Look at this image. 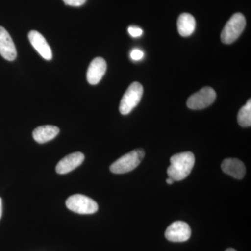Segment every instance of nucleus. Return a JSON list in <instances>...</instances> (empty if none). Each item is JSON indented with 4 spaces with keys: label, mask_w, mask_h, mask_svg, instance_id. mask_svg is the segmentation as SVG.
<instances>
[{
    "label": "nucleus",
    "mask_w": 251,
    "mask_h": 251,
    "mask_svg": "<svg viewBox=\"0 0 251 251\" xmlns=\"http://www.w3.org/2000/svg\"><path fill=\"white\" fill-rule=\"evenodd\" d=\"M195 164V156L192 152L186 151L175 154L171 158V166L168 167V176L173 181L186 179L192 171Z\"/></svg>",
    "instance_id": "obj_1"
},
{
    "label": "nucleus",
    "mask_w": 251,
    "mask_h": 251,
    "mask_svg": "<svg viewBox=\"0 0 251 251\" xmlns=\"http://www.w3.org/2000/svg\"><path fill=\"white\" fill-rule=\"evenodd\" d=\"M145 154L142 149L133 150L114 162L110 167V171L115 174H125L133 171L139 166Z\"/></svg>",
    "instance_id": "obj_2"
},
{
    "label": "nucleus",
    "mask_w": 251,
    "mask_h": 251,
    "mask_svg": "<svg viewBox=\"0 0 251 251\" xmlns=\"http://www.w3.org/2000/svg\"><path fill=\"white\" fill-rule=\"evenodd\" d=\"M246 18L241 13L234 14L227 21L221 34V39L225 44L234 42L242 34L246 27Z\"/></svg>",
    "instance_id": "obj_3"
},
{
    "label": "nucleus",
    "mask_w": 251,
    "mask_h": 251,
    "mask_svg": "<svg viewBox=\"0 0 251 251\" xmlns=\"http://www.w3.org/2000/svg\"><path fill=\"white\" fill-rule=\"evenodd\" d=\"M143 95V87L140 82H134L127 89L120 104L122 115L129 114L140 103Z\"/></svg>",
    "instance_id": "obj_4"
},
{
    "label": "nucleus",
    "mask_w": 251,
    "mask_h": 251,
    "mask_svg": "<svg viewBox=\"0 0 251 251\" xmlns=\"http://www.w3.org/2000/svg\"><path fill=\"white\" fill-rule=\"evenodd\" d=\"M66 205L69 210L80 214H94L99 209L98 204L94 200L81 194L70 196L66 201Z\"/></svg>",
    "instance_id": "obj_5"
},
{
    "label": "nucleus",
    "mask_w": 251,
    "mask_h": 251,
    "mask_svg": "<svg viewBox=\"0 0 251 251\" xmlns=\"http://www.w3.org/2000/svg\"><path fill=\"white\" fill-rule=\"evenodd\" d=\"M216 98V94L214 89L206 87L191 95L188 98L186 104L190 109L201 110L211 105Z\"/></svg>",
    "instance_id": "obj_6"
},
{
    "label": "nucleus",
    "mask_w": 251,
    "mask_h": 251,
    "mask_svg": "<svg viewBox=\"0 0 251 251\" xmlns=\"http://www.w3.org/2000/svg\"><path fill=\"white\" fill-rule=\"evenodd\" d=\"M191 236V229L186 223L176 221L167 228L165 237L170 242H184Z\"/></svg>",
    "instance_id": "obj_7"
},
{
    "label": "nucleus",
    "mask_w": 251,
    "mask_h": 251,
    "mask_svg": "<svg viewBox=\"0 0 251 251\" xmlns=\"http://www.w3.org/2000/svg\"><path fill=\"white\" fill-rule=\"evenodd\" d=\"M85 160V155L75 152L67 155L59 161L56 166V172L59 175L67 174L80 166Z\"/></svg>",
    "instance_id": "obj_8"
},
{
    "label": "nucleus",
    "mask_w": 251,
    "mask_h": 251,
    "mask_svg": "<svg viewBox=\"0 0 251 251\" xmlns=\"http://www.w3.org/2000/svg\"><path fill=\"white\" fill-rule=\"evenodd\" d=\"M0 54L8 61H14L17 57L14 41L9 32L1 26H0Z\"/></svg>",
    "instance_id": "obj_9"
},
{
    "label": "nucleus",
    "mask_w": 251,
    "mask_h": 251,
    "mask_svg": "<svg viewBox=\"0 0 251 251\" xmlns=\"http://www.w3.org/2000/svg\"><path fill=\"white\" fill-rule=\"evenodd\" d=\"M28 38H29L31 45L39 52L43 58L46 59V60L52 59V50L50 47L45 38L41 33L35 30L29 31Z\"/></svg>",
    "instance_id": "obj_10"
},
{
    "label": "nucleus",
    "mask_w": 251,
    "mask_h": 251,
    "mask_svg": "<svg viewBox=\"0 0 251 251\" xmlns=\"http://www.w3.org/2000/svg\"><path fill=\"white\" fill-rule=\"evenodd\" d=\"M107 64L102 57L94 59L89 66L87 73V79L90 85H97L105 75Z\"/></svg>",
    "instance_id": "obj_11"
},
{
    "label": "nucleus",
    "mask_w": 251,
    "mask_h": 251,
    "mask_svg": "<svg viewBox=\"0 0 251 251\" xmlns=\"http://www.w3.org/2000/svg\"><path fill=\"white\" fill-rule=\"evenodd\" d=\"M222 171L237 179H242L246 174V167L242 161L237 158H227L221 164Z\"/></svg>",
    "instance_id": "obj_12"
},
{
    "label": "nucleus",
    "mask_w": 251,
    "mask_h": 251,
    "mask_svg": "<svg viewBox=\"0 0 251 251\" xmlns=\"http://www.w3.org/2000/svg\"><path fill=\"white\" fill-rule=\"evenodd\" d=\"M58 127L52 125L41 126L33 131V138L39 144H44L53 140L59 134Z\"/></svg>",
    "instance_id": "obj_13"
},
{
    "label": "nucleus",
    "mask_w": 251,
    "mask_h": 251,
    "mask_svg": "<svg viewBox=\"0 0 251 251\" xmlns=\"http://www.w3.org/2000/svg\"><path fill=\"white\" fill-rule=\"evenodd\" d=\"M196 20L192 15L184 13L181 14L178 18V31L181 36L184 37L191 36L196 29Z\"/></svg>",
    "instance_id": "obj_14"
},
{
    "label": "nucleus",
    "mask_w": 251,
    "mask_h": 251,
    "mask_svg": "<svg viewBox=\"0 0 251 251\" xmlns=\"http://www.w3.org/2000/svg\"><path fill=\"white\" fill-rule=\"evenodd\" d=\"M238 123L242 127L251 126V100L249 99L247 104L239 110L237 116Z\"/></svg>",
    "instance_id": "obj_15"
},
{
    "label": "nucleus",
    "mask_w": 251,
    "mask_h": 251,
    "mask_svg": "<svg viewBox=\"0 0 251 251\" xmlns=\"http://www.w3.org/2000/svg\"><path fill=\"white\" fill-rule=\"evenodd\" d=\"M144 54L143 51L140 49H133L130 52V58L134 61L141 60L144 57Z\"/></svg>",
    "instance_id": "obj_16"
},
{
    "label": "nucleus",
    "mask_w": 251,
    "mask_h": 251,
    "mask_svg": "<svg viewBox=\"0 0 251 251\" xmlns=\"http://www.w3.org/2000/svg\"><path fill=\"white\" fill-rule=\"evenodd\" d=\"M128 31L130 35L134 38L140 37L143 34V29L138 27H129Z\"/></svg>",
    "instance_id": "obj_17"
},
{
    "label": "nucleus",
    "mask_w": 251,
    "mask_h": 251,
    "mask_svg": "<svg viewBox=\"0 0 251 251\" xmlns=\"http://www.w3.org/2000/svg\"><path fill=\"white\" fill-rule=\"evenodd\" d=\"M66 4L72 6H80L85 4L87 0H63Z\"/></svg>",
    "instance_id": "obj_18"
},
{
    "label": "nucleus",
    "mask_w": 251,
    "mask_h": 251,
    "mask_svg": "<svg viewBox=\"0 0 251 251\" xmlns=\"http://www.w3.org/2000/svg\"><path fill=\"white\" fill-rule=\"evenodd\" d=\"M1 214H2V201H1V198H0V219H1Z\"/></svg>",
    "instance_id": "obj_19"
},
{
    "label": "nucleus",
    "mask_w": 251,
    "mask_h": 251,
    "mask_svg": "<svg viewBox=\"0 0 251 251\" xmlns=\"http://www.w3.org/2000/svg\"><path fill=\"white\" fill-rule=\"evenodd\" d=\"M175 181H173V179H171V178L168 177V179H166V182L168 184H173V182H174Z\"/></svg>",
    "instance_id": "obj_20"
},
{
    "label": "nucleus",
    "mask_w": 251,
    "mask_h": 251,
    "mask_svg": "<svg viewBox=\"0 0 251 251\" xmlns=\"http://www.w3.org/2000/svg\"><path fill=\"white\" fill-rule=\"evenodd\" d=\"M226 251H237L234 250V249H227V250H226Z\"/></svg>",
    "instance_id": "obj_21"
}]
</instances>
